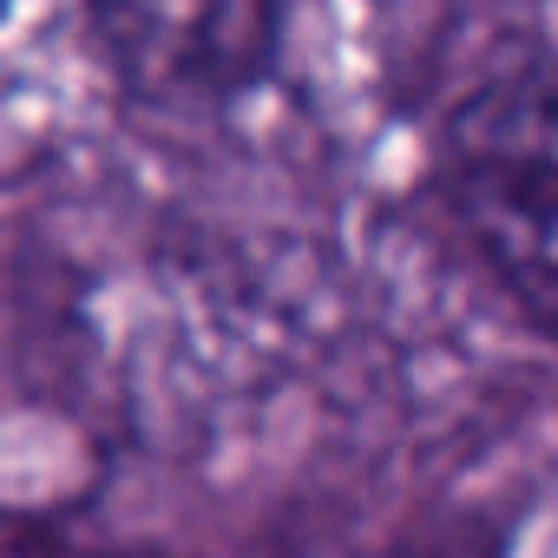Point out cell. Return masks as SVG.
<instances>
[{
  "label": "cell",
  "instance_id": "obj_1",
  "mask_svg": "<svg viewBox=\"0 0 558 558\" xmlns=\"http://www.w3.org/2000/svg\"><path fill=\"white\" fill-rule=\"evenodd\" d=\"M447 191L512 303L558 336V66L499 73L453 112Z\"/></svg>",
  "mask_w": 558,
  "mask_h": 558
},
{
  "label": "cell",
  "instance_id": "obj_2",
  "mask_svg": "<svg viewBox=\"0 0 558 558\" xmlns=\"http://www.w3.org/2000/svg\"><path fill=\"white\" fill-rule=\"evenodd\" d=\"M290 0H93V27L145 99H210L263 73Z\"/></svg>",
  "mask_w": 558,
  "mask_h": 558
}]
</instances>
